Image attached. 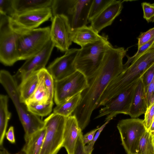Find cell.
Instances as JSON below:
<instances>
[{
	"instance_id": "cell-18",
	"label": "cell",
	"mask_w": 154,
	"mask_h": 154,
	"mask_svg": "<svg viewBox=\"0 0 154 154\" xmlns=\"http://www.w3.org/2000/svg\"><path fill=\"white\" fill-rule=\"evenodd\" d=\"M141 77L138 81L134 91L128 114L131 118H137L144 114L148 108L146 94Z\"/></svg>"
},
{
	"instance_id": "cell-42",
	"label": "cell",
	"mask_w": 154,
	"mask_h": 154,
	"mask_svg": "<svg viewBox=\"0 0 154 154\" xmlns=\"http://www.w3.org/2000/svg\"><path fill=\"white\" fill-rule=\"evenodd\" d=\"M154 102V87L152 93V96L151 97V101H150V105L152 104Z\"/></svg>"
},
{
	"instance_id": "cell-39",
	"label": "cell",
	"mask_w": 154,
	"mask_h": 154,
	"mask_svg": "<svg viewBox=\"0 0 154 154\" xmlns=\"http://www.w3.org/2000/svg\"><path fill=\"white\" fill-rule=\"evenodd\" d=\"M6 139L11 143H15V139L14 133V127L11 126L9 128L5 134Z\"/></svg>"
},
{
	"instance_id": "cell-20",
	"label": "cell",
	"mask_w": 154,
	"mask_h": 154,
	"mask_svg": "<svg viewBox=\"0 0 154 154\" xmlns=\"http://www.w3.org/2000/svg\"><path fill=\"white\" fill-rule=\"evenodd\" d=\"M53 0H12L15 14L38 9L51 8Z\"/></svg>"
},
{
	"instance_id": "cell-1",
	"label": "cell",
	"mask_w": 154,
	"mask_h": 154,
	"mask_svg": "<svg viewBox=\"0 0 154 154\" xmlns=\"http://www.w3.org/2000/svg\"><path fill=\"white\" fill-rule=\"evenodd\" d=\"M127 51L123 47H111L98 71L87 79L88 87L81 93V100L73 115L82 131L89 124L93 111L98 107L101 96L110 82L123 71V59Z\"/></svg>"
},
{
	"instance_id": "cell-3",
	"label": "cell",
	"mask_w": 154,
	"mask_h": 154,
	"mask_svg": "<svg viewBox=\"0 0 154 154\" xmlns=\"http://www.w3.org/2000/svg\"><path fill=\"white\" fill-rule=\"evenodd\" d=\"M0 82L15 107L24 130L26 141L33 134L45 127L44 120L29 111L25 103L20 101L19 85L8 71H0Z\"/></svg>"
},
{
	"instance_id": "cell-10",
	"label": "cell",
	"mask_w": 154,
	"mask_h": 154,
	"mask_svg": "<svg viewBox=\"0 0 154 154\" xmlns=\"http://www.w3.org/2000/svg\"><path fill=\"white\" fill-rule=\"evenodd\" d=\"M138 81L108 100L104 107L99 110L98 115L95 119L107 116L106 122L109 119H112L119 114L128 115L134 89Z\"/></svg>"
},
{
	"instance_id": "cell-37",
	"label": "cell",
	"mask_w": 154,
	"mask_h": 154,
	"mask_svg": "<svg viewBox=\"0 0 154 154\" xmlns=\"http://www.w3.org/2000/svg\"><path fill=\"white\" fill-rule=\"evenodd\" d=\"M83 134L82 131L80 132L78 137L73 154H92L88 152L85 149V146L83 140Z\"/></svg>"
},
{
	"instance_id": "cell-7",
	"label": "cell",
	"mask_w": 154,
	"mask_h": 154,
	"mask_svg": "<svg viewBox=\"0 0 154 154\" xmlns=\"http://www.w3.org/2000/svg\"><path fill=\"white\" fill-rule=\"evenodd\" d=\"M17 35L11 27L10 17L0 13V61L6 66L13 65L19 60Z\"/></svg>"
},
{
	"instance_id": "cell-6",
	"label": "cell",
	"mask_w": 154,
	"mask_h": 154,
	"mask_svg": "<svg viewBox=\"0 0 154 154\" xmlns=\"http://www.w3.org/2000/svg\"><path fill=\"white\" fill-rule=\"evenodd\" d=\"M66 119L53 113L44 120L46 131L40 154H57L63 147Z\"/></svg>"
},
{
	"instance_id": "cell-33",
	"label": "cell",
	"mask_w": 154,
	"mask_h": 154,
	"mask_svg": "<svg viewBox=\"0 0 154 154\" xmlns=\"http://www.w3.org/2000/svg\"><path fill=\"white\" fill-rule=\"evenodd\" d=\"M154 77V63L145 72L141 78L146 94L148 87Z\"/></svg>"
},
{
	"instance_id": "cell-4",
	"label": "cell",
	"mask_w": 154,
	"mask_h": 154,
	"mask_svg": "<svg viewBox=\"0 0 154 154\" xmlns=\"http://www.w3.org/2000/svg\"><path fill=\"white\" fill-rule=\"evenodd\" d=\"M11 26L17 35L19 60H27L41 51L51 40L49 27L29 29L16 24L10 17Z\"/></svg>"
},
{
	"instance_id": "cell-35",
	"label": "cell",
	"mask_w": 154,
	"mask_h": 154,
	"mask_svg": "<svg viewBox=\"0 0 154 154\" xmlns=\"http://www.w3.org/2000/svg\"><path fill=\"white\" fill-rule=\"evenodd\" d=\"M154 38V27L140 33L138 38V48Z\"/></svg>"
},
{
	"instance_id": "cell-41",
	"label": "cell",
	"mask_w": 154,
	"mask_h": 154,
	"mask_svg": "<svg viewBox=\"0 0 154 154\" xmlns=\"http://www.w3.org/2000/svg\"><path fill=\"white\" fill-rule=\"evenodd\" d=\"M152 136L154 138V119L151 124L148 131Z\"/></svg>"
},
{
	"instance_id": "cell-43",
	"label": "cell",
	"mask_w": 154,
	"mask_h": 154,
	"mask_svg": "<svg viewBox=\"0 0 154 154\" xmlns=\"http://www.w3.org/2000/svg\"><path fill=\"white\" fill-rule=\"evenodd\" d=\"M15 154H25L21 150L19 152H17Z\"/></svg>"
},
{
	"instance_id": "cell-16",
	"label": "cell",
	"mask_w": 154,
	"mask_h": 154,
	"mask_svg": "<svg viewBox=\"0 0 154 154\" xmlns=\"http://www.w3.org/2000/svg\"><path fill=\"white\" fill-rule=\"evenodd\" d=\"M123 2L112 0L91 22V26L99 33L105 28L111 25L115 19L121 13Z\"/></svg>"
},
{
	"instance_id": "cell-40",
	"label": "cell",
	"mask_w": 154,
	"mask_h": 154,
	"mask_svg": "<svg viewBox=\"0 0 154 154\" xmlns=\"http://www.w3.org/2000/svg\"><path fill=\"white\" fill-rule=\"evenodd\" d=\"M154 87V77L150 84H149L146 93V101L148 107L150 104V101L152 96L153 90Z\"/></svg>"
},
{
	"instance_id": "cell-9",
	"label": "cell",
	"mask_w": 154,
	"mask_h": 154,
	"mask_svg": "<svg viewBox=\"0 0 154 154\" xmlns=\"http://www.w3.org/2000/svg\"><path fill=\"white\" fill-rule=\"evenodd\" d=\"M88 87L87 78L77 70L65 78L54 81V102L57 105L61 104L81 93Z\"/></svg>"
},
{
	"instance_id": "cell-21",
	"label": "cell",
	"mask_w": 154,
	"mask_h": 154,
	"mask_svg": "<svg viewBox=\"0 0 154 154\" xmlns=\"http://www.w3.org/2000/svg\"><path fill=\"white\" fill-rule=\"evenodd\" d=\"M46 131L44 127L33 134L25 141L21 150L25 154H40Z\"/></svg>"
},
{
	"instance_id": "cell-5",
	"label": "cell",
	"mask_w": 154,
	"mask_h": 154,
	"mask_svg": "<svg viewBox=\"0 0 154 154\" xmlns=\"http://www.w3.org/2000/svg\"><path fill=\"white\" fill-rule=\"evenodd\" d=\"M112 46L108 36L103 34L99 40L81 47L75 61L76 70L87 79L90 78L100 67L106 51Z\"/></svg>"
},
{
	"instance_id": "cell-38",
	"label": "cell",
	"mask_w": 154,
	"mask_h": 154,
	"mask_svg": "<svg viewBox=\"0 0 154 154\" xmlns=\"http://www.w3.org/2000/svg\"><path fill=\"white\" fill-rule=\"evenodd\" d=\"M99 128L97 127L88 132L84 135H83V141L85 145L87 144H89L92 141Z\"/></svg>"
},
{
	"instance_id": "cell-25",
	"label": "cell",
	"mask_w": 154,
	"mask_h": 154,
	"mask_svg": "<svg viewBox=\"0 0 154 154\" xmlns=\"http://www.w3.org/2000/svg\"><path fill=\"white\" fill-rule=\"evenodd\" d=\"M81 93L61 104L57 105L54 109L53 113L66 117L72 115L80 103L82 99Z\"/></svg>"
},
{
	"instance_id": "cell-44",
	"label": "cell",
	"mask_w": 154,
	"mask_h": 154,
	"mask_svg": "<svg viewBox=\"0 0 154 154\" xmlns=\"http://www.w3.org/2000/svg\"><path fill=\"white\" fill-rule=\"evenodd\" d=\"M151 47L152 48L154 49V43L152 45H151Z\"/></svg>"
},
{
	"instance_id": "cell-12",
	"label": "cell",
	"mask_w": 154,
	"mask_h": 154,
	"mask_svg": "<svg viewBox=\"0 0 154 154\" xmlns=\"http://www.w3.org/2000/svg\"><path fill=\"white\" fill-rule=\"evenodd\" d=\"M79 49H69L62 56L56 59L47 69L54 81L65 78L76 70L75 61Z\"/></svg>"
},
{
	"instance_id": "cell-15",
	"label": "cell",
	"mask_w": 154,
	"mask_h": 154,
	"mask_svg": "<svg viewBox=\"0 0 154 154\" xmlns=\"http://www.w3.org/2000/svg\"><path fill=\"white\" fill-rule=\"evenodd\" d=\"M53 17L51 8L38 9L20 14H15L11 17L20 26L26 29H36Z\"/></svg>"
},
{
	"instance_id": "cell-13",
	"label": "cell",
	"mask_w": 154,
	"mask_h": 154,
	"mask_svg": "<svg viewBox=\"0 0 154 154\" xmlns=\"http://www.w3.org/2000/svg\"><path fill=\"white\" fill-rule=\"evenodd\" d=\"M93 1V0H66L64 15L68 17L71 29L86 26Z\"/></svg>"
},
{
	"instance_id": "cell-24",
	"label": "cell",
	"mask_w": 154,
	"mask_h": 154,
	"mask_svg": "<svg viewBox=\"0 0 154 154\" xmlns=\"http://www.w3.org/2000/svg\"><path fill=\"white\" fill-rule=\"evenodd\" d=\"M38 75L39 80L38 85L33 94L25 101L26 105L34 103L45 104L53 102L50 100L40 70L38 71Z\"/></svg>"
},
{
	"instance_id": "cell-34",
	"label": "cell",
	"mask_w": 154,
	"mask_h": 154,
	"mask_svg": "<svg viewBox=\"0 0 154 154\" xmlns=\"http://www.w3.org/2000/svg\"><path fill=\"white\" fill-rule=\"evenodd\" d=\"M154 119V102L148 107L144 113V125L147 131H149Z\"/></svg>"
},
{
	"instance_id": "cell-23",
	"label": "cell",
	"mask_w": 154,
	"mask_h": 154,
	"mask_svg": "<svg viewBox=\"0 0 154 154\" xmlns=\"http://www.w3.org/2000/svg\"><path fill=\"white\" fill-rule=\"evenodd\" d=\"M8 100L7 95H0V148L3 147V141L8 122L11 116L8 108Z\"/></svg>"
},
{
	"instance_id": "cell-14",
	"label": "cell",
	"mask_w": 154,
	"mask_h": 154,
	"mask_svg": "<svg viewBox=\"0 0 154 154\" xmlns=\"http://www.w3.org/2000/svg\"><path fill=\"white\" fill-rule=\"evenodd\" d=\"M54 47V44L50 40L41 51L26 60L17 72L21 81L32 73L45 68Z\"/></svg>"
},
{
	"instance_id": "cell-19",
	"label": "cell",
	"mask_w": 154,
	"mask_h": 154,
	"mask_svg": "<svg viewBox=\"0 0 154 154\" xmlns=\"http://www.w3.org/2000/svg\"><path fill=\"white\" fill-rule=\"evenodd\" d=\"M102 37L91 26L71 29L70 32L72 42L81 47L99 40Z\"/></svg>"
},
{
	"instance_id": "cell-30",
	"label": "cell",
	"mask_w": 154,
	"mask_h": 154,
	"mask_svg": "<svg viewBox=\"0 0 154 154\" xmlns=\"http://www.w3.org/2000/svg\"><path fill=\"white\" fill-rule=\"evenodd\" d=\"M154 43V38L140 47L138 48L137 52L133 56L130 57L126 55L128 60L126 63L123 64L124 70L127 68L131 63L143 54L151 47Z\"/></svg>"
},
{
	"instance_id": "cell-28",
	"label": "cell",
	"mask_w": 154,
	"mask_h": 154,
	"mask_svg": "<svg viewBox=\"0 0 154 154\" xmlns=\"http://www.w3.org/2000/svg\"><path fill=\"white\" fill-rule=\"evenodd\" d=\"M112 0H93L88 16V22H91Z\"/></svg>"
},
{
	"instance_id": "cell-11",
	"label": "cell",
	"mask_w": 154,
	"mask_h": 154,
	"mask_svg": "<svg viewBox=\"0 0 154 154\" xmlns=\"http://www.w3.org/2000/svg\"><path fill=\"white\" fill-rule=\"evenodd\" d=\"M51 40L54 47L62 52H66L72 44L70 38L71 27L68 17L64 14H59L51 19Z\"/></svg>"
},
{
	"instance_id": "cell-36",
	"label": "cell",
	"mask_w": 154,
	"mask_h": 154,
	"mask_svg": "<svg viewBox=\"0 0 154 154\" xmlns=\"http://www.w3.org/2000/svg\"><path fill=\"white\" fill-rule=\"evenodd\" d=\"M112 119H109L106 121L100 127L97 131L95 136L92 141L87 145L85 146L86 150L88 152L92 153L94 149L93 147L94 143L97 139L105 127L106 125Z\"/></svg>"
},
{
	"instance_id": "cell-29",
	"label": "cell",
	"mask_w": 154,
	"mask_h": 154,
	"mask_svg": "<svg viewBox=\"0 0 154 154\" xmlns=\"http://www.w3.org/2000/svg\"><path fill=\"white\" fill-rule=\"evenodd\" d=\"M40 71L49 95L50 100L53 102L54 94V80L47 69L45 68H43Z\"/></svg>"
},
{
	"instance_id": "cell-22",
	"label": "cell",
	"mask_w": 154,
	"mask_h": 154,
	"mask_svg": "<svg viewBox=\"0 0 154 154\" xmlns=\"http://www.w3.org/2000/svg\"><path fill=\"white\" fill-rule=\"evenodd\" d=\"M38 71L32 73L26 79L21 81L19 89L22 102L25 103L35 91L38 82Z\"/></svg>"
},
{
	"instance_id": "cell-26",
	"label": "cell",
	"mask_w": 154,
	"mask_h": 154,
	"mask_svg": "<svg viewBox=\"0 0 154 154\" xmlns=\"http://www.w3.org/2000/svg\"><path fill=\"white\" fill-rule=\"evenodd\" d=\"M153 137L146 131L140 140L136 154H154Z\"/></svg>"
},
{
	"instance_id": "cell-17",
	"label": "cell",
	"mask_w": 154,
	"mask_h": 154,
	"mask_svg": "<svg viewBox=\"0 0 154 154\" xmlns=\"http://www.w3.org/2000/svg\"><path fill=\"white\" fill-rule=\"evenodd\" d=\"M79 127L76 118L73 115L66 117L63 133V147L67 154H73L80 132Z\"/></svg>"
},
{
	"instance_id": "cell-27",
	"label": "cell",
	"mask_w": 154,
	"mask_h": 154,
	"mask_svg": "<svg viewBox=\"0 0 154 154\" xmlns=\"http://www.w3.org/2000/svg\"><path fill=\"white\" fill-rule=\"evenodd\" d=\"M53 102L45 104L34 103L26 104L28 110L34 115L43 117L49 114L52 111Z\"/></svg>"
},
{
	"instance_id": "cell-32",
	"label": "cell",
	"mask_w": 154,
	"mask_h": 154,
	"mask_svg": "<svg viewBox=\"0 0 154 154\" xmlns=\"http://www.w3.org/2000/svg\"><path fill=\"white\" fill-rule=\"evenodd\" d=\"M143 18L148 22H154V3L151 4L143 2L142 3Z\"/></svg>"
},
{
	"instance_id": "cell-45",
	"label": "cell",
	"mask_w": 154,
	"mask_h": 154,
	"mask_svg": "<svg viewBox=\"0 0 154 154\" xmlns=\"http://www.w3.org/2000/svg\"><path fill=\"white\" fill-rule=\"evenodd\" d=\"M153 145H154V138H153Z\"/></svg>"
},
{
	"instance_id": "cell-2",
	"label": "cell",
	"mask_w": 154,
	"mask_h": 154,
	"mask_svg": "<svg viewBox=\"0 0 154 154\" xmlns=\"http://www.w3.org/2000/svg\"><path fill=\"white\" fill-rule=\"evenodd\" d=\"M154 63V49L151 47L109 83L100 99L99 107L138 81Z\"/></svg>"
},
{
	"instance_id": "cell-31",
	"label": "cell",
	"mask_w": 154,
	"mask_h": 154,
	"mask_svg": "<svg viewBox=\"0 0 154 154\" xmlns=\"http://www.w3.org/2000/svg\"><path fill=\"white\" fill-rule=\"evenodd\" d=\"M0 13L11 17L15 14L12 0H0Z\"/></svg>"
},
{
	"instance_id": "cell-8",
	"label": "cell",
	"mask_w": 154,
	"mask_h": 154,
	"mask_svg": "<svg viewBox=\"0 0 154 154\" xmlns=\"http://www.w3.org/2000/svg\"><path fill=\"white\" fill-rule=\"evenodd\" d=\"M122 145L127 154H136L140 139L146 131L143 119L131 118L120 120L117 125Z\"/></svg>"
},
{
	"instance_id": "cell-46",
	"label": "cell",
	"mask_w": 154,
	"mask_h": 154,
	"mask_svg": "<svg viewBox=\"0 0 154 154\" xmlns=\"http://www.w3.org/2000/svg\"><path fill=\"white\" fill-rule=\"evenodd\" d=\"M8 154V153H4V154Z\"/></svg>"
}]
</instances>
